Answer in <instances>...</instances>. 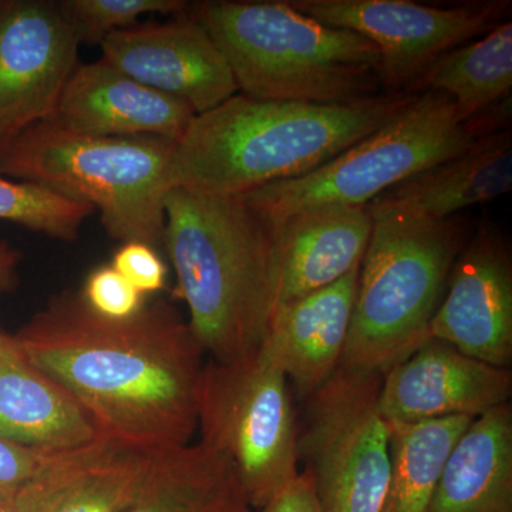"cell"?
<instances>
[{"label":"cell","instance_id":"obj_1","mask_svg":"<svg viewBox=\"0 0 512 512\" xmlns=\"http://www.w3.org/2000/svg\"><path fill=\"white\" fill-rule=\"evenodd\" d=\"M13 339L82 404L101 436L140 453L190 444L205 353L170 303L111 320L94 313L82 293L67 291Z\"/></svg>","mask_w":512,"mask_h":512},{"label":"cell","instance_id":"obj_2","mask_svg":"<svg viewBox=\"0 0 512 512\" xmlns=\"http://www.w3.org/2000/svg\"><path fill=\"white\" fill-rule=\"evenodd\" d=\"M417 96L383 93L352 103L315 104L235 94L195 116L174 144L168 190L244 195L301 177L386 126Z\"/></svg>","mask_w":512,"mask_h":512},{"label":"cell","instance_id":"obj_3","mask_svg":"<svg viewBox=\"0 0 512 512\" xmlns=\"http://www.w3.org/2000/svg\"><path fill=\"white\" fill-rule=\"evenodd\" d=\"M163 244L190 309L192 335L215 362L254 355L279 289V229L241 195L170 188Z\"/></svg>","mask_w":512,"mask_h":512},{"label":"cell","instance_id":"obj_4","mask_svg":"<svg viewBox=\"0 0 512 512\" xmlns=\"http://www.w3.org/2000/svg\"><path fill=\"white\" fill-rule=\"evenodd\" d=\"M187 15L207 30L242 94L255 99L340 104L383 94L379 50L279 2L208 0Z\"/></svg>","mask_w":512,"mask_h":512},{"label":"cell","instance_id":"obj_5","mask_svg":"<svg viewBox=\"0 0 512 512\" xmlns=\"http://www.w3.org/2000/svg\"><path fill=\"white\" fill-rule=\"evenodd\" d=\"M340 365L386 375L431 338L448 275L470 239L463 214L424 220L373 214Z\"/></svg>","mask_w":512,"mask_h":512},{"label":"cell","instance_id":"obj_6","mask_svg":"<svg viewBox=\"0 0 512 512\" xmlns=\"http://www.w3.org/2000/svg\"><path fill=\"white\" fill-rule=\"evenodd\" d=\"M174 141L97 137L39 121L0 154V175L49 188L100 212L114 239L163 244Z\"/></svg>","mask_w":512,"mask_h":512},{"label":"cell","instance_id":"obj_7","mask_svg":"<svg viewBox=\"0 0 512 512\" xmlns=\"http://www.w3.org/2000/svg\"><path fill=\"white\" fill-rule=\"evenodd\" d=\"M511 97L466 120L443 93L424 92L396 119L311 173L241 195L279 224L328 205H367L421 171L450 160L477 140L507 130Z\"/></svg>","mask_w":512,"mask_h":512},{"label":"cell","instance_id":"obj_8","mask_svg":"<svg viewBox=\"0 0 512 512\" xmlns=\"http://www.w3.org/2000/svg\"><path fill=\"white\" fill-rule=\"evenodd\" d=\"M197 407L200 443L234 470L252 510L301 473L291 384L261 349L235 362H205Z\"/></svg>","mask_w":512,"mask_h":512},{"label":"cell","instance_id":"obj_9","mask_svg":"<svg viewBox=\"0 0 512 512\" xmlns=\"http://www.w3.org/2000/svg\"><path fill=\"white\" fill-rule=\"evenodd\" d=\"M383 376L340 365L305 399L299 463L320 512H380L389 485L390 429L379 410Z\"/></svg>","mask_w":512,"mask_h":512},{"label":"cell","instance_id":"obj_10","mask_svg":"<svg viewBox=\"0 0 512 512\" xmlns=\"http://www.w3.org/2000/svg\"><path fill=\"white\" fill-rule=\"evenodd\" d=\"M323 25L350 30L379 50L383 93H410L444 53L503 23L511 2L490 0L436 8L409 0H286Z\"/></svg>","mask_w":512,"mask_h":512},{"label":"cell","instance_id":"obj_11","mask_svg":"<svg viewBox=\"0 0 512 512\" xmlns=\"http://www.w3.org/2000/svg\"><path fill=\"white\" fill-rule=\"evenodd\" d=\"M80 40L62 2L2 0L0 154L50 119L77 64Z\"/></svg>","mask_w":512,"mask_h":512},{"label":"cell","instance_id":"obj_12","mask_svg":"<svg viewBox=\"0 0 512 512\" xmlns=\"http://www.w3.org/2000/svg\"><path fill=\"white\" fill-rule=\"evenodd\" d=\"M431 338L497 367L512 360V261L503 235L483 221L457 256Z\"/></svg>","mask_w":512,"mask_h":512},{"label":"cell","instance_id":"obj_13","mask_svg":"<svg viewBox=\"0 0 512 512\" xmlns=\"http://www.w3.org/2000/svg\"><path fill=\"white\" fill-rule=\"evenodd\" d=\"M100 46L103 62L150 89L183 101L197 116L239 90L221 50L187 13L163 25L117 30Z\"/></svg>","mask_w":512,"mask_h":512},{"label":"cell","instance_id":"obj_14","mask_svg":"<svg viewBox=\"0 0 512 512\" xmlns=\"http://www.w3.org/2000/svg\"><path fill=\"white\" fill-rule=\"evenodd\" d=\"M507 367L480 362L430 338L383 376L380 414L387 424L464 416L476 419L510 403Z\"/></svg>","mask_w":512,"mask_h":512},{"label":"cell","instance_id":"obj_15","mask_svg":"<svg viewBox=\"0 0 512 512\" xmlns=\"http://www.w3.org/2000/svg\"><path fill=\"white\" fill-rule=\"evenodd\" d=\"M195 116L183 101L100 59L76 67L50 119L89 136L157 137L177 143Z\"/></svg>","mask_w":512,"mask_h":512},{"label":"cell","instance_id":"obj_16","mask_svg":"<svg viewBox=\"0 0 512 512\" xmlns=\"http://www.w3.org/2000/svg\"><path fill=\"white\" fill-rule=\"evenodd\" d=\"M360 264L336 281L276 309L261 350L305 400L340 366L348 342Z\"/></svg>","mask_w":512,"mask_h":512},{"label":"cell","instance_id":"obj_17","mask_svg":"<svg viewBox=\"0 0 512 512\" xmlns=\"http://www.w3.org/2000/svg\"><path fill=\"white\" fill-rule=\"evenodd\" d=\"M512 190L510 128L488 134L458 156L413 175L366 205L370 215L446 220Z\"/></svg>","mask_w":512,"mask_h":512},{"label":"cell","instance_id":"obj_18","mask_svg":"<svg viewBox=\"0 0 512 512\" xmlns=\"http://www.w3.org/2000/svg\"><path fill=\"white\" fill-rule=\"evenodd\" d=\"M100 437L82 404L33 366L16 343L0 355V439L57 457L92 446Z\"/></svg>","mask_w":512,"mask_h":512},{"label":"cell","instance_id":"obj_19","mask_svg":"<svg viewBox=\"0 0 512 512\" xmlns=\"http://www.w3.org/2000/svg\"><path fill=\"white\" fill-rule=\"evenodd\" d=\"M275 225L279 229L278 309L335 284L362 264L373 220L366 205H328Z\"/></svg>","mask_w":512,"mask_h":512},{"label":"cell","instance_id":"obj_20","mask_svg":"<svg viewBox=\"0 0 512 512\" xmlns=\"http://www.w3.org/2000/svg\"><path fill=\"white\" fill-rule=\"evenodd\" d=\"M147 454L100 437L53 457L13 498L16 512H121L133 500Z\"/></svg>","mask_w":512,"mask_h":512},{"label":"cell","instance_id":"obj_21","mask_svg":"<svg viewBox=\"0 0 512 512\" xmlns=\"http://www.w3.org/2000/svg\"><path fill=\"white\" fill-rule=\"evenodd\" d=\"M427 512H512V409L471 420L448 454Z\"/></svg>","mask_w":512,"mask_h":512},{"label":"cell","instance_id":"obj_22","mask_svg":"<svg viewBox=\"0 0 512 512\" xmlns=\"http://www.w3.org/2000/svg\"><path fill=\"white\" fill-rule=\"evenodd\" d=\"M121 512H252L234 470L204 444L147 454L133 500Z\"/></svg>","mask_w":512,"mask_h":512},{"label":"cell","instance_id":"obj_23","mask_svg":"<svg viewBox=\"0 0 512 512\" xmlns=\"http://www.w3.org/2000/svg\"><path fill=\"white\" fill-rule=\"evenodd\" d=\"M512 23H503L476 42L444 53L410 93L446 94L466 120L511 97Z\"/></svg>","mask_w":512,"mask_h":512},{"label":"cell","instance_id":"obj_24","mask_svg":"<svg viewBox=\"0 0 512 512\" xmlns=\"http://www.w3.org/2000/svg\"><path fill=\"white\" fill-rule=\"evenodd\" d=\"M470 417L389 424V485L380 512H427L451 448Z\"/></svg>","mask_w":512,"mask_h":512},{"label":"cell","instance_id":"obj_25","mask_svg":"<svg viewBox=\"0 0 512 512\" xmlns=\"http://www.w3.org/2000/svg\"><path fill=\"white\" fill-rule=\"evenodd\" d=\"M92 205L72 200L39 184L10 180L0 175V221L22 225L47 237L73 241Z\"/></svg>","mask_w":512,"mask_h":512},{"label":"cell","instance_id":"obj_26","mask_svg":"<svg viewBox=\"0 0 512 512\" xmlns=\"http://www.w3.org/2000/svg\"><path fill=\"white\" fill-rule=\"evenodd\" d=\"M80 43H101L117 30L131 28L141 15H184V0H66L62 2Z\"/></svg>","mask_w":512,"mask_h":512},{"label":"cell","instance_id":"obj_27","mask_svg":"<svg viewBox=\"0 0 512 512\" xmlns=\"http://www.w3.org/2000/svg\"><path fill=\"white\" fill-rule=\"evenodd\" d=\"M80 293L94 313L111 320L133 318L146 305L143 293L111 265L94 269Z\"/></svg>","mask_w":512,"mask_h":512},{"label":"cell","instance_id":"obj_28","mask_svg":"<svg viewBox=\"0 0 512 512\" xmlns=\"http://www.w3.org/2000/svg\"><path fill=\"white\" fill-rule=\"evenodd\" d=\"M138 292L161 291L167 282V266L156 249L141 242H126L117 249L111 264Z\"/></svg>","mask_w":512,"mask_h":512},{"label":"cell","instance_id":"obj_29","mask_svg":"<svg viewBox=\"0 0 512 512\" xmlns=\"http://www.w3.org/2000/svg\"><path fill=\"white\" fill-rule=\"evenodd\" d=\"M52 458L0 439V500L12 501Z\"/></svg>","mask_w":512,"mask_h":512},{"label":"cell","instance_id":"obj_30","mask_svg":"<svg viewBox=\"0 0 512 512\" xmlns=\"http://www.w3.org/2000/svg\"><path fill=\"white\" fill-rule=\"evenodd\" d=\"M256 512H320L311 478L302 471L274 500Z\"/></svg>","mask_w":512,"mask_h":512},{"label":"cell","instance_id":"obj_31","mask_svg":"<svg viewBox=\"0 0 512 512\" xmlns=\"http://www.w3.org/2000/svg\"><path fill=\"white\" fill-rule=\"evenodd\" d=\"M20 254L6 242H0V295L12 292L18 284Z\"/></svg>","mask_w":512,"mask_h":512},{"label":"cell","instance_id":"obj_32","mask_svg":"<svg viewBox=\"0 0 512 512\" xmlns=\"http://www.w3.org/2000/svg\"><path fill=\"white\" fill-rule=\"evenodd\" d=\"M13 346H15L13 335H8V333L2 332V330H0V355L5 353L6 350L12 349Z\"/></svg>","mask_w":512,"mask_h":512},{"label":"cell","instance_id":"obj_33","mask_svg":"<svg viewBox=\"0 0 512 512\" xmlns=\"http://www.w3.org/2000/svg\"><path fill=\"white\" fill-rule=\"evenodd\" d=\"M0 512H16L12 501L0 500Z\"/></svg>","mask_w":512,"mask_h":512},{"label":"cell","instance_id":"obj_34","mask_svg":"<svg viewBox=\"0 0 512 512\" xmlns=\"http://www.w3.org/2000/svg\"><path fill=\"white\" fill-rule=\"evenodd\" d=\"M0 5H2V0H0Z\"/></svg>","mask_w":512,"mask_h":512}]
</instances>
